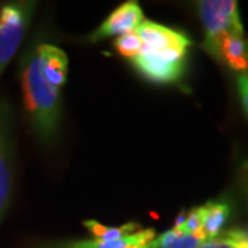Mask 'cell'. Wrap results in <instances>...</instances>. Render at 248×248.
Segmentation results:
<instances>
[{
	"label": "cell",
	"mask_w": 248,
	"mask_h": 248,
	"mask_svg": "<svg viewBox=\"0 0 248 248\" xmlns=\"http://www.w3.org/2000/svg\"><path fill=\"white\" fill-rule=\"evenodd\" d=\"M21 87L32 130L39 141L51 145L58 137L61 123V90L43 76L35 47L21 62Z\"/></svg>",
	"instance_id": "obj_1"
},
{
	"label": "cell",
	"mask_w": 248,
	"mask_h": 248,
	"mask_svg": "<svg viewBox=\"0 0 248 248\" xmlns=\"http://www.w3.org/2000/svg\"><path fill=\"white\" fill-rule=\"evenodd\" d=\"M35 9V1H14L0 7V75L22 43Z\"/></svg>",
	"instance_id": "obj_2"
},
{
	"label": "cell",
	"mask_w": 248,
	"mask_h": 248,
	"mask_svg": "<svg viewBox=\"0 0 248 248\" xmlns=\"http://www.w3.org/2000/svg\"><path fill=\"white\" fill-rule=\"evenodd\" d=\"M189 48L172 47L156 53L141 51L130 60L134 69L155 84H174L185 72L186 54Z\"/></svg>",
	"instance_id": "obj_3"
},
{
	"label": "cell",
	"mask_w": 248,
	"mask_h": 248,
	"mask_svg": "<svg viewBox=\"0 0 248 248\" xmlns=\"http://www.w3.org/2000/svg\"><path fill=\"white\" fill-rule=\"evenodd\" d=\"M204 28V50L223 35H244L239 6L233 0H203L197 3Z\"/></svg>",
	"instance_id": "obj_4"
},
{
	"label": "cell",
	"mask_w": 248,
	"mask_h": 248,
	"mask_svg": "<svg viewBox=\"0 0 248 248\" xmlns=\"http://www.w3.org/2000/svg\"><path fill=\"white\" fill-rule=\"evenodd\" d=\"M13 109L0 97V222L6 215L13 189Z\"/></svg>",
	"instance_id": "obj_5"
},
{
	"label": "cell",
	"mask_w": 248,
	"mask_h": 248,
	"mask_svg": "<svg viewBox=\"0 0 248 248\" xmlns=\"http://www.w3.org/2000/svg\"><path fill=\"white\" fill-rule=\"evenodd\" d=\"M143 21V13L138 1H125L108 16L107 19L90 35L89 40L99 42L112 36L119 37L128 32H134Z\"/></svg>",
	"instance_id": "obj_6"
},
{
	"label": "cell",
	"mask_w": 248,
	"mask_h": 248,
	"mask_svg": "<svg viewBox=\"0 0 248 248\" xmlns=\"http://www.w3.org/2000/svg\"><path fill=\"white\" fill-rule=\"evenodd\" d=\"M135 32L142 42L141 51L145 53H156L172 47L189 48L192 46V40L184 32L152 21H143Z\"/></svg>",
	"instance_id": "obj_7"
},
{
	"label": "cell",
	"mask_w": 248,
	"mask_h": 248,
	"mask_svg": "<svg viewBox=\"0 0 248 248\" xmlns=\"http://www.w3.org/2000/svg\"><path fill=\"white\" fill-rule=\"evenodd\" d=\"M205 51L231 71L248 76V39L244 35H223Z\"/></svg>",
	"instance_id": "obj_8"
},
{
	"label": "cell",
	"mask_w": 248,
	"mask_h": 248,
	"mask_svg": "<svg viewBox=\"0 0 248 248\" xmlns=\"http://www.w3.org/2000/svg\"><path fill=\"white\" fill-rule=\"evenodd\" d=\"M156 232L153 229H141L133 234L116 240V241H102V240H66L47 244L43 248H149Z\"/></svg>",
	"instance_id": "obj_9"
},
{
	"label": "cell",
	"mask_w": 248,
	"mask_h": 248,
	"mask_svg": "<svg viewBox=\"0 0 248 248\" xmlns=\"http://www.w3.org/2000/svg\"><path fill=\"white\" fill-rule=\"evenodd\" d=\"M40 71L55 89L61 90L68 78V57L61 48L53 45L35 46Z\"/></svg>",
	"instance_id": "obj_10"
},
{
	"label": "cell",
	"mask_w": 248,
	"mask_h": 248,
	"mask_svg": "<svg viewBox=\"0 0 248 248\" xmlns=\"http://www.w3.org/2000/svg\"><path fill=\"white\" fill-rule=\"evenodd\" d=\"M205 240L217 239L231 217V205L222 200H213L199 207Z\"/></svg>",
	"instance_id": "obj_11"
},
{
	"label": "cell",
	"mask_w": 248,
	"mask_h": 248,
	"mask_svg": "<svg viewBox=\"0 0 248 248\" xmlns=\"http://www.w3.org/2000/svg\"><path fill=\"white\" fill-rule=\"evenodd\" d=\"M86 229L90 232L93 239L102 240V241H116V240L124 239L135 232L141 231V225L135 222H128L120 226H107L94 219L83 222Z\"/></svg>",
	"instance_id": "obj_12"
},
{
	"label": "cell",
	"mask_w": 248,
	"mask_h": 248,
	"mask_svg": "<svg viewBox=\"0 0 248 248\" xmlns=\"http://www.w3.org/2000/svg\"><path fill=\"white\" fill-rule=\"evenodd\" d=\"M203 240L185 232L170 229L156 236L149 248H197Z\"/></svg>",
	"instance_id": "obj_13"
},
{
	"label": "cell",
	"mask_w": 248,
	"mask_h": 248,
	"mask_svg": "<svg viewBox=\"0 0 248 248\" xmlns=\"http://www.w3.org/2000/svg\"><path fill=\"white\" fill-rule=\"evenodd\" d=\"M115 48L120 55L131 60L141 53L142 42L140 36L137 35V32L134 31V32H128L125 35L116 37Z\"/></svg>",
	"instance_id": "obj_14"
},
{
	"label": "cell",
	"mask_w": 248,
	"mask_h": 248,
	"mask_svg": "<svg viewBox=\"0 0 248 248\" xmlns=\"http://www.w3.org/2000/svg\"><path fill=\"white\" fill-rule=\"evenodd\" d=\"M237 89H239L240 99L241 105L248 117V76L246 75H239L237 76Z\"/></svg>",
	"instance_id": "obj_15"
},
{
	"label": "cell",
	"mask_w": 248,
	"mask_h": 248,
	"mask_svg": "<svg viewBox=\"0 0 248 248\" xmlns=\"http://www.w3.org/2000/svg\"><path fill=\"white\" fill-rule=\"evenodd\" d=\"M237 177H239V186L241 189V193L246 197L248 205V161H243L240 164Z\"/></svg>",
	"instance_id": "obj_16"
},
{
	"label": "cell",
	"mask_w": 248,
	"mask_h": 248,
	"mask_svg": "<svg viewBox=\"0 0 248 248\" xmlns=\"http://www.w3.org/2000/svg\"><path fill=\"white\" fill-rule=\"evenodd\" d=\"M197 248H232L231 246H228L226 243H223L221 240L214 239V240H205L203 241Z\"/></svg>",
	"instance_id": "obj_17"
}]
</instances>
